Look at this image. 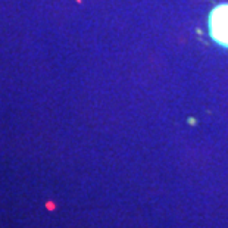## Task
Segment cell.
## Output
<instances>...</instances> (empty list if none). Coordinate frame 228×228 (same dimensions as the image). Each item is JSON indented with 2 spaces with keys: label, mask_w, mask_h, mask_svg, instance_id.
I'll return each mask as SVG.
<instances>
[{
  "label": "cell",
  "mask_w": 228,
  "mask_h": 228,
  "mask_svg": "<svg viewBox=\"0 0 228 228\" xmlns=\"http://www.w3.org/2000/svg\"><path fill=\"white\" fill-rule=\"evenodd\" d=\"M208 30L213 41L221 47L228 49V3H221L211 10Z\"/></svg>",
  "instance_id": "obj_1"
}]
</instances>
